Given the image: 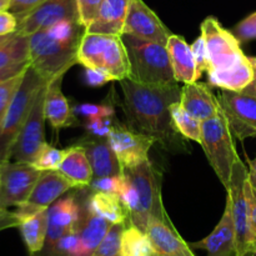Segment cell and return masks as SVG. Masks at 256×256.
Returning a JSON list of instances; mask_svg holds the SVG:
<instances>
[{"instance_id":"cell-1","label":"cell","mask_w":256,"mask_h":256,"mask_svg":"<svg viewBox=\"0 0 256 256\" xmlns=\"http://www.w3.org/2000/svg\"><path fill=\"white\" fill-rule=\"evenodd\" d=\"M122 90V110L128 125L136 132L154 138L164 149L185 150L182 135L175 130L170 108L180 102L182 89L152 88L124 79L119 82Z\"/></svg>"},{"instance_id":"cell-2","label":"cell","mask_w":256,"mask_h":256,"mask_svg":"<svg viewBox=\"0 0 256 256\" xmlns=\"http://www.w3.org/2000/svg\"><path fill=\"white\" fill-rule=\"evenodd\" d=\"M124 185L119 196L129 210V222L146 232L152 219L168 216L162 200V178L150 160L122 170Z\"/></svg>"},{"instance_id":"cell-3","label":"cell","mask_w":256,"mask_h":256,"mask_svg":"<svg viewBox=\"0 0 256 256\" xmlns=\"http://www.w3.org/2000/svg\"><path fill=\"white\" fill-rule=\"evenodd\" d=\"M122 39L130 64L128 79L152 88L176 86L178 82L165 45L129 34H122Z\"/></svg>"},{"instance_id":"cell-4","label":"cell","mask_w":256,"mask_h":256,"mask_svg":"<svg viewBox=\"0 0 256 256\" xmlns=\"http://www.w3.org/2000/svg\"><path fill=\"white\" fill-rule=\"evenodd\" d=\"M78 64L106 72L112 80L128 79L130 64L122 36L85 32L78 49Z\"/></svg>"},{"instance_id":"cell-5","label":"cell","mask_w":256,"mask_h":256,"mask_svg":"<svg viewBox=\"0 0 256 256\" xmlns=\"http://www.w3.org/2000/svg\"><path fill=\"white\" fill-rule=\"evenodd\" d=\"M49 82L40 76L34 68L29 65L19 90L12 99V105L0 124V165L9 162L12 146L22 132L38 94Z\"/></svg>"},{"instance_id":"cell-6","label":"cell","mask_w":256,"mask_h":256,"mask_svg":"<svg viewBox=\"0 0 256 256\" xmlns=\"http://www.w3.org/2000/svg\"><path fill=\"white\" fill-rule=\"evenodd\" d=\"M78 49L79 44L62 42L48 30H39L29 36L30 65L46 82H52L78 64Z\"/></svg>"},{"instance_id":"cell-7","label":"cell","mask_w":256,"mask_h":256,"mask_svg":"<svg viewBox=\"0 0 256 256\" xmlns=\"http://www.w3.org/2000/svg\"><path fill=\"white\" fill-rule=\"evenodd\" d=\"M232 136L234 135L222 110L212 119L202 122L200 145L225 189L229 185L235 162L239 159Z\"/></svg>"},{"instance_id":"cell-8","label":"cell","mask_w":256,"mask_h":256,"mask_svg":"<svg viewBox=\"0 0 256 256\" xmlns=\"http://www.w3.org/2000/svg\"><path fill=\"white\" fill-rule=\"evenodd\" d=\"M248 179H249V170L239 158L235 162L229 185L226 188V200L230 202L232 220H234L236 256L254 255L256 238L250 224L249 202L246 196Z\"/></svg>"},{"instance_id":"cell-9","label":"cell","mask_w":256,"mask_h":256,"mask_svg":"<svg viewBox=\"0 0 256 256\" xmlns=\"http://www.w3.org/2000/svg\"><path fill=\"white\" fill-rule=\"evenodd\" d=\"M200 29L209 56L208 74L225 72L246 62L248 56L242 52V42L232 32L222 28L214 16H208Z\"/></svg>"},{"instance_id":"cell-10","label":"cell","mask_w":256,"mask_h":256,"mask_svg":"<svg viewBox=\"0 0 256 256\" xmlns=\"http://www.w3.org/2000/svg\"><path fill=\"white\" fill-rule=\"evenodd\" d=\"M42 172L30 162H9L0 165V210L28 202Z\"/></svg>"},{"instance_id":"cell-11","label":"cell","mask_w":256,"mask_h":256,"mask_svg":"<svg viewBox=\"0 0 256 256\" xmlns=\"http://www.w3.org/2000/svg\"><path fill=\"white\" fill-rule=\"evenodd\" d=\"M218 99L232 135L240 142L256 138V96L246 89L242 92L222 90Z\"/></svg>"},{"instance_id":"cell-12","label":"cell","mask_w":256,"mask_h":256,"mask_svg":"<svg viewBox=\"0 0 256 256\" xmlns=\"http://www.w3.org/2000/svg\"><path fill=\"white\" fill-rule=\"evenodd\" d=\"M48 84L42 86L38 94L32 112H30L22 132L18 135V139L12 146V154H10V160L12 162L32 164L39 150L46 144L44 132L45 122H46L44 104Z\"/></svg>"},{"instance_id":"cell-13","label":"cell","mask_w":256,"mask_h":256,"mask_svg":"<svg viewBox=\"0 0 256 256\" xmlns=\"http://www.w3.org/2000/svg\"><path fill=\"white\" fill-rule=\"evenodd\" d=\"M108 140L116 154L122 170L132 169L149 160L150 149L156 142L154 138L124 126L118 122L110 132Z\"/></svg>"},{"instance_id":"cell-14","label":"cell","mask_w":256,"mask_h":256,"mask_svg":"<svg viewBox=\"0 0 256 256\" xmlns=\"http://www.w3.org/2000/svg\"><path fill=\"white\" fill-rule=\"evenodd\" d=\"M124 34L159 42L166 46L172 32L142 0H130Z\"/></svg>"},{"instance_id":"cell-15","label":"cell","mask_w":256,"mask_h":256,"mask_svg":"<svg viewBox=\"0 0 256 256\" xmlns=\"http://www.w3.org/2000/svg\"><path fill=\"white\" fill-rule=\"evenodd\" d=\"M64 19L78 20L76 0H48L22 19L16 32L30 36L39 30H46Z\"/></svg>"},{"instance_id":"cell-16","label":"cell","mask_w":256,"mask_h":256,"mask_svg":"<svg viewBox=\"0 0 256 256\" xmlns=\"http://www.w3.org/2000/svg\"><path fill=\"white\" fill-rule=\"evenodd\" d=\"M82 208L74 194L56 200L48 208V234L40 252L52 250L68 232L78 226L82 215Z\"/></svg>"},{"instance_id":"cell-17","label":"cell","mask_w":256,"mask_h":256,"mask_svg":"<svg viewBox=\"0 0 256 256\" xmlns=\"http://www.w3.org/2000/svg\"><path fill=\"white\" fill-rule=\"evenodd\" d=\"M146 234L155 252L165 256H195L192 246L180 236L169 216L150 220Z\"/></svg>"},{"instance_id":"cell-18","label":"cell","mask_w":256,"mask_h":256,"mask_svg":"<svg viewBox=\"0 0 256 256\" xmlns=\"http://www.w3.org/2000/svg\"><path fill=\"white\" fill-rule=\"evenodd\" d=\"M192 249H202L208 256H236V240L230 202L226 200L224 214L215 229L200 242L189 244Z\"/></svg>"},{"instance_id":"cell-19","label":"cell","mask_w":256,"mask_h":256,"mask_svg":"<svg viewBox=\"0 0 256 256\" xmlns=\"http://www.w3.org/2000/svg\"><path fill=\"white\" fill-rule=\"evenodd\" d=\"M180 104L189 114L200 122L212 119L220 112L219 99L204 82H190L182 88Z\"/></svg>"},{"instance_id":"cell-20","label":"cell","mask_w":256,"mask_h":256,"mask_svg":"<svg viewBox=\"0 0 256 256\" xmlns=\"http://www.w3.org/2000/svg\"><path fill=\"white\" fill-rule=\"evenodd\" d=\"M79 144L84 148L90 165L92 168L94 179L96 178L114 176L122 174V168L116 154L109 144L108 138L88 136L82 138Z\"/></svg>"},{"instance_id":"cell-21","label":"cell","mask_w":256,"mask_h":256,"mask_svg":"<svg viewBox=\"0 0 256 256\" xmlns=\"http://www.w3.org/2000/svg\"><path fill=\"white\" fill-rule=\"evenodd\" d=\"M72 189H78V186L59 170L42 172L28 202L38 209H48L50 205L59 200L62 195Z\"/></svg>"},{"instance_id":"cell-22","label":"cell","mask_w":256,"mask_h":256,"mask_svg":"<svg viewBox=\"0 0 256 256\" xmlns=\"http://www.w3.org/2000/svg\"><path fill=\"white\" fill-rule=\"evenodd\" d=\"M166 49L169 52L175 80L178 82L190 84V82H195L200 79L202 74L198 70L196 62L192 55V45L188 44L184 38L180 35L172 34L168 40Z\"/></svg>"},{"instance_id":"cell-23","label":"cell","mask_w":256,"mask_h":256,"mask_svg":"<svg viewBox=\"0 0 256 256\" xmlns=\"http://www.w3.org/2000/svg\"><path fill=\"white\" fill-rule=\"evenodd\" d=\"M110 226L112 224L108 220L85 208L82 219L78 224L79 245H78L74 256H92L106 235Z\"/></svg>"},{"instance_id":"cell-24","label":"cell","mask_w":256,"mask_h":256,"mask_svg":"<svg viewBox=\"0 0 256 256\" xmlns=\"http://www.w3.org/2000/svg\"><path fill=\"white\" fill-rule=\"evenodd\" d=\"M62 76L49 82L46 94H45V118L52 129L56 132L69 126L75 118L72 108L70 106L69 102L62 94Z\"/></svg>"},{"instance_id":"cell-25","label":"cell","mask_w":256,"mask_h":256,"mask_svg":"<svg viewBox=\"0 0 256 256\" xmlns=\"http://www.w3.org/2000/svg\"><path fill=\"white\" fill-rule=\"evenodd\" d=\"M130 0H102L96 20L86 29L92 34H109L122 36L129 10Z\"/></svg>"},{"instance_id":"cell-26","label":"cell","mask_w":256,"mask_h":256,"mask_svg":"<svg viewBox=\"0 0 256 256\" xmlns=\"http://www.w3.org/2000/svg\"><path fill=\"white\" fill-rule=\"evenodd\" d=\"M58 170L72 180L79 189L90 186L94 179L92 168L86 152L79 142L65 149V156Z\"/></svg>"},{"instance_id":"cell-27","label":"cell","mask_w":256,"mask_h":256,"mask_svg":"<svg viewBox=\"0 0 256 256\" xmlns=\"http://www.w3.org/2000/svg\"><path fill=\"white\" fill-rule=\"evenodd\" d=\"M86 208L110 224H129V210L116 194L94 192L88 199Z\"/></svg>"},{"instance_id":"cell-28","label":"cell","mask_w":256,"mask_h":256,"mask_svg":"<svg viewBox=\"0 0 256 256\" xmlns=\"http://www.w3.org/2000/svg\"><path fill=\"white\" fill-rule=\"evenodd\" d=\"M18 228L28 252L32 256L38 255L45 245L48 234V209L40 210L19 222Z\"/></svg>"},{"instance_id":"cell-29","label":"cell","mask_w":256,"mask_h":256,"mask_svg":"<svg viewBox=\"0 0 256 256\" xmlns=\"http://www.w3.org/2000/svg\"><path fill=\"white\" fill-rule=\"evenodd\" d=\"M255 79L252 62L248 58L246 62L229 70L208 74V82L212 88L230 92H242Z\"/></svg>"},{"instance_id":"cell-30","label":"cell","mask_w":256,"mask_h":256,"mask_svg":"<svg viewBox=\"0 0 256 256\" xmlns=\"http://www.w3.org/2000/svg\"><path fill=\"white\" fill-rule=\"evenodd\" d=\"M29 62V36L18 34L0 36V69Z\"/></svg>"},{"instance_id":"cell-31","label":"cell","mask_w":256,"mask_h":256,"mask_svg":"<svg viewBox=\"0 0 256 256\" xmlns=\"http://www.w3.org/2000/svg\"><path fill=\"white\" fill-rule=\"evenodd\" d=\"M154 252L146 232L129 222L122 232L120 256H152Z\"/></svg>"},{"instance_id":"cell-32","label":"cell","mask_w":256,"mask_h":256,"mask_svg":"<svg viewBox=\"0 0 256 256\" xmlns=\"http://www.w3.org/2000/svg\"><path fill=\"white\" fill-rule=\"evenodd\" d=\"M172 120L175 130L182 135L184 139L192 142H202V122L186 112L182 106L180 102H174L170 108Z\"/></svg>"},{"instance_id":"cell-33","label":"cell","mask_w":256,"mask_h":256,"mask_svg":"<svg viewBox=\"0 0 256 256\" xmlns=\"http://www.w3.org/2000/svg\"><path fill=\"white\" fill-rule=\"evenodd\" d=\"M128 224H112L92 256H120L122 236Z\"/></svg>"},{"instance_id":"cell-34","label":"cell","mask_w":256,"mask_h":256,"mask_svg":"<svg viewBox=\"0 0 256 256\" xmlns=\"http://www.w3.org/2000/svg\"><path fill=\"white\" fill-rule=\"evenodd\" d=\"M64 156L65 149H58V148H54L52 145L48 144L46 142V144L39 150V152H38L36 156L34 158L32 164L34 165L36 169H39L40 172L58 170L60 164H62V159H64Z\"/></svg>"},{"instance_id":"cell-35","label":"cell","mask_w":256,"mask_h":256,"mask_svg":"<svg viewBox=\"0 0 256 256\" xmlns=\"http://www.w3.org/2000/svg\"><path fill=\"white\" fill-rule=\"evenodd\" d=\"M25 72L26 70H24L20 74L15 75V76L6 80V82H0V124L4 120L5 115H6L8 110H9L10 105H12V99H14L15 94H16L20 85H22Z\"/></svg>"},{"instance_id":"cell-36","label":"cell","mask_w":256,"mask_h":256,"mask_svg":"<svg viewBox=\"0 0 256 256\" xmlns=\"http://www.w3.org/2000/svg\"><path fill=\"white\" fill-rule=\"evenodd\" d=\"M72 112L75 116L92 119V118L100 116H115V109L112 104H79L72 108Z\"/></svg>"},{"instance_id":"cell-37","label":"cell","mask_w":256,"mask_h":256,"mask_svg":"<svg viewBox=\"0 0 256 256\" xmlns=\"http://www.w3.org/2000/svg\"><path fill=\"white\" fill-rule=\"evenodd\" d=\"M102 0H76L79 22L88 29L96 20Z\"/></svg>"},{"instance_id":"cell-38","label":"cell","mask_w":256,"mask_h":256,"mask_svg":"<svg viewBox=\"0 0 256 256\" xmlns=\"http://www.w3.org/2000/svg\"><path fill=\"white\" fill-rule=\"evenodd\" d=\"M115 122H116L115 116L92 118V119H85L84 128L90 136L108 138L114 128Z\"/></svg>"},{"instance_id":"cell-39","label":"cell","mask_w":256,"mask_h":256,"mask_svg":"<svg viewBox=\"0 0 256 256\" xmlns=\"http://www.w3.org/2000/svg\"><path fill=\"white\" fill-rule=\"evenodd\" d=\"M124 185V175H114V176H105L92 179L90 189L92 192H104L110 194L119 195Z\"/></svg>"},{"instance_id":"cell-40","label":"cell","mask_w":256,"mask_h":256,"mask_svg":"<svg viewBox=\"0 0 256 256\" xmlns=\"http://www.w3.org/2000/svg\"><path fill=\"white\" fill-rule=\"evenodd\" d=\"M232 32L242 44L256 40V12L248 15L239 24L235 25Z\"/></svg>"},{"instance_id":"cell-41","label":"cell","mask_w":256,"mask_h":256,"mask_svg":"<svg viewBox=\"0 0 256 256\" xmlns=\"http://www.w3.org/2000/svg\"><path fill=\"white\" fill-rule=\"evenodd\" d=\"M45 2H48V0H12L8 10L16 16L18 22H20L28 14H30L32 10L44 4Z\"/></svg>"},{"instance_id":"cell-42","label":"cell","mask_w":256,"mask_h":256,"mask_svg":"<svg viewBox=\"0 0 256 256\" xmlns=\"http://www.w3.org/2000/svg\"><path fill=\"white\" fill-rule=\"evenodd\" d=\"M192 55H194L195 58V62H196L198 70H199L200 74H202L204 72H208V69H209V56H208L206 44H205V40L204 38H202V35H200V36L192 42Z\"/></svg>"},{"instance_id":"cell-43","label":"cell","mask_w":256,"mask_h":256,"mask_svg":"<svg viewBox=\"0 0 256 256\" xmlns=\"http://www.w3.org/2000/svg\"><path fill=\"white\" fill-rule=\"evenodd\" d=\"M84 79L85 82L92 88L102 86V85H105L106 82L112 80L106 72H102L99 69H94V68H85Z\"/></svg>"},{"instance_id":"cell-44","label":"cell","mask_w":256,"mask_h":256,"mask_svg":"<svg viewBox=\"0 0 256 256\" xmlns=\"http://www.w3.org/2000/svg\"><path fill=\"white\" fill-rule=\"evenodd\" d=\"M16 16L9 10H2L0 12V36H6V35L14 34L18 30Z\"/></svg>"},{"instance_id":"cell-45","label":"cell","mask_w":256,"mask_h":256,"mask_svg":"<svg viewBox=\"0 0 256 256\" xmlns=\"http://www.w3.org/2000/svg\"><path fill=\"white\" fill-rule=\"evenodd\" d=\"M246 196L249 202V212H250V224H252V232L256 238V189L252 186L249 179L246 182Z\"/></svg>"},{"instance_id":"cell-46","label":"cell","mask_w":256,"mask_h":256,"mask_svg":"<svg viewBox=\"0 0 256 256\" xmlns=\"http://www.w3.org/2000/svg\"><path fill=\"white\" fill-rule=\"evenodd\" d=\"M29 65H30V62H22V64L12 65V66L2 68V69H0V82H6V80L12 79V76H15V75L22 72L24 70H26L28 68H29Z\"/></svg>"},{"instance_id":"cell-47","label":"cell","mask_w":256,"mask_h":256,"mask_svg":"<svg viewBox=\"0 0 256 256\" xmlns=\"http://www.w3.org/2000/svg\"><path fill=\"white\" fill-rule=\"evenodd\" d=\"M248 162H249V182L252 186L256 189V156L254 160L248 159Z\"/></svg>"},{"instance_id":"cell-48","label":"cell","mask_w":256,"mask_h":256,"mask_svg":"<svg viewBox=\"0 0 256 256\" xmlns=\"http://www.w3.org/2000/svg\"><path fill=\"white\" fill-rule=\"evenodd\" d=\"M10 2H12V0H0V12H2V10L9 9Z\"/></svg>"},{"instance_id":"cell-49","label":"cell","mask_w":256,"mask_h":256,"mask_svg":"<svg viewBox=\"0 0 256 256\" xmlns=\"http://www.w3.org/2000/svg\"><path fill=\"white\" fill-rule=\"evenodd\" d=\"M246 90L249 92H252V94L254 95V96H256V79L252 80V82L249 85V86L246 88Z\"/></svg>"},{"instance_id":"cell-50","label":"cell","mask_w":256,"mask_h":256,"mask_svg":"<svg viewBox=\"0 0 256 256\" xmlns=\"http://www.w3.org/2000/svg\"><path fill=\"white\" fill-rule=\"evenodd\" d=\"M248 58H249V62H252V70H254V76L256 79V56H248Z\"/></svg>"},{"instance_id":"cell-51","label":"cell","mask_w":256,"mask_h":256,"mask_svg":"<svg viewBox=\"0 0 256 256\" xmlns=\"http://www.w3.org/2000/svg\"><path fill=\"white\" fill-rule=\"evenodd\" d=\"M152 256H165V255L159 254V252H154V254H152Z\"/></svg>"},{"instance_id":"cell-52","label":"cell","mask_w":256,"mask_h":256,"mask_svg":"<svg viewBox=\"0 0 256 256\" xmlns=\"http://www.w3.org/2000/svg\"><path fill=\"white\" fill-rule=\"evenodd\" d=\"M254 256H256V240H255V245H254Z\"/></svg>"}]
</instances>
